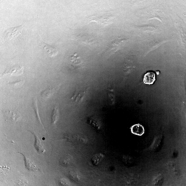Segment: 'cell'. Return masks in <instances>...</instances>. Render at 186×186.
Segmentation results:
<instances>
[{
    "label": "cell",
    "instance_id": "4",
    "mask_svg": "<svg viewBox=\"0 0 186 186\" xmlns=\"http://www.w3.org/2000/svg\"><path fill=\"white\" fill-rule=\"evenodd\" d=\"M39 42L40 46L47 52L49 57H53L57 55L58 51L56 49L43 41L40 37Z\"/></svg>",
    "mask_w": 186,
    "mask_h": 186
},
{
    "label": "cell",
    "instance_id": "8",
    "mask_svg": "<svg viewBox=\"0 0 186 186\" xmlns=\"http://www.w3.org/2000/svg\"><path fill=\"white\" fill-rule=\"evenodd\" d=\"M70 62L74 66H79L81 64L82 60L81 58L77 56V54L75 53L70 57Z\"/></svg>",
    "mask_w": 186,
    "mask_h": 186
},
{
    "label": "cell",
    "instance_id": "13",
    "mask_svg": "<svg viewBox=\"0 0 186 186\" xmlns=\"http://www.w3.org/2000/svg\"><path fill=\"white\" fill-rule=\"evenodd\" d=\"M32 107L34 109L35 112H36L37 118H38V120L41 124V122H40V117H39V116L38 107H37V100L35 97L33 98Z\"/></svg>",
    "mask_w": 186,
    "mask_h": 186
},
{
    "label": "cell",
    "instance_id": "12",
    "mask_svg": "<svg viewBox=\"0 0 186 186\" xmlns=\"http://www.w3.org/2000/svg\"><path fill=\"white\" fill-rule=\"evenodd\" d=\"M88 123L92 127L95 128L96 129H100V126L99 122L96 119L90 118L88 120Z\"/></svg>",
    "mask_w": 186,
    "mask_h": 186
},
{
    "label": "cell",
    "instance_id": "6",
    "mask_svg": "<svg viewBox=\"0 0 186 186\" xmlns=\"http://www.w3.org/2000/svg\"><path fill=\"white\" fill-rule=\"evenodd\" d=\"M130 129L132 133L135 135L141 136L144 133V126L140 124H136L132 126Z\"/></svg>",
    "mask_w": 186,
    "mask_h": 186
},
{
    "label": "cell",
    "instance_id": "11",
    "mask_svg": "<svg viewBox=\"0 0 186 186\" xmlns=\"http://www.w3.org/2000/svg\"><path fill=\"white\" fill-rule=\"evenodd\" d=\"M35 137H36V142H35V148H36L38 152L43 153L45 151V150L44 149L43 147L42 146L40 140L36 136H35Z\"/></svg>",
    "mask_w": 186,
    "mask_h": 186
},
{
    "label": "cell",
    "instance_id": "1",
    "mask_svg": "<svg viewBox=\"0 0 186 186\" xmlns=\"http://www.w3.org/2000/svg\"><path fill=\"white\" fill-rule=\"evenodd\" d=\"M115 17L112 14L106 13L91 16L88 18L90 22H96L100 25L107 26L113 23Z\"/></svg>",
    "mask_w": 186,
    "mask_h": 186
},
{
    "label": "cell",
    "instance_id": "2",
    "mask_svg": "<svg viewBox=\"0 0 186 186\" xmlns=\"http://www.w3.org/2000/svg\"><path fill=\"white\" fill-rule=\"evenodd\" d=\"M128 41V39L123 37H118L111 42L107 50V54L111 55L118 50L126 43Z\"/></svg>",
    "mask_w": 186,
    "mask_h": 186
},
{
    "label": "cell",
    "instance_id": "7",
    "mask_svg": "<svg viewBox=\"0 0 186 186\" xmlns=\"http://www.w3.org/2000/svg\"><path fill=\"white\" fill-rule=\"evenodd\" d=\"M54 90L55 89L53 87H49L43 91L41 94V95L42 98L44 99H46L53 95L54 92Z\"/></svg>",
    "mask_w": 186,
    "mask_h": 186
},
{
    "label": "cell",
    "instance_id": "10",
    "mask_svg": "<svg viewBox=\"0 0 186 186\" xmlns=\"http://www.w3.org/2000/svg\"><path fill=\"white\" fill-rule=\"evenodd\" d=\"M59 117V113L58 110L57 108L55 107L53 109L52 113L51 118V123L52 124H54L57 122L58 119Z\"/></svg>",
    "mask_w": 186,
    "mask_h": 186
},
{
    "label": "cell",
    "instance_id": "5",
    "mask_svg": "<svg viewBox=\"0 0 186 186\" xmlns=\"http://www.w3.org/2000/svg\"><path fill=\"white\" fill-rule=\"evenodd\" d=\"M155 81V74L153 72H148L144 74L143 81L146 84L152 85Z\"/></svg>",
    "mask_w": 186,
    "mask_h": 186
},
{
    "label": "cell",
    "instance_id": "9",
    "mask_svg": "<svg viewBox=\"0 0 186 186\" xmlns=\"http://www.w3.org/2000/svg\"><path fill=\"white\" fill-rule=\"evenodd\" d=\"M25 159L26 167L29 170L34 171L37 170L36 167L33 164L30 159L25 157Z\"/></svg>",
    "mask_w": 186,
    "mask_h": 186
},
{
    "label": "cell",
    "instance_id": "3",
    "mask_svg": "<svg viewBox=\"0 0 186 186\" xmlns=\"http://www.w3.org/2000/svg\"><path fill=\"white\" fill-rule=\"evenodd\" d=\"M23 28V26H19L10 28L5 31V36L9 40L15 38L21 33Z\"/></svg>",
    "mask_w": 186,
    "mask_h": 186
}]
</instances>
